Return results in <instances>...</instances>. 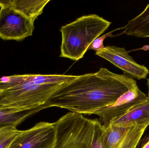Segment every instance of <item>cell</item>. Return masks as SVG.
Segmentation results:
<instances>
[{
	"label": "cell",
	"instance_id": "6da1fadb",
	"mask_svg": "<svg viewBox=\"0 0 149 148\" xmlns=\"http://www.w3.org/2000/svg\"><path fill=\"white\" fill-rule=\"evenodd\" d=\"M136 86V81L131 76L101 68L96 73L77 76L62 84L42 107L43 109L57 107L76 114H92L113 104Z\"/></svg>",
	"mask_w": 149,
	"mask_h": 148
},
{
	"label": "cell",
	"instance_id": "7a4b0ae2",
	"mask_svg": "<svg viewBox=\"0 0 149 148\" xmlns=\"http://www.w3.org/2000/svg\"><path fill=\"white\" fill-rule=\"evenodd\" d=\"M111 22L95 14L82 16L63 26L60 57L81 59L91 43L109 28Z\"/></svg>",
	"mask_w": 149,
	"mask_h": 148
},
{
	"label": "cell",
	"instance_id": "3957f363",
	"mask_svg": "<svg viewBox=\"0 0 149 148\" xmlns=\"http://www.w3.org/2000/svg\"><path fill=\"white\" fill-rule=\"evenodd\" d=\"M63 84H37L27 74L25 82L0 93V109L20 112L42 107Z\"/></svg>",
	"mask_w": 149,
	"mask_h": 148
},
{
	"label": "cell",
	"instance_id": "277c9868",
	"mask_svg": "<svg viewBox=\"0 0 149 148\" xmlns=\"http://www.w3.org/2000/svg\"><path fill=\"white\" fill-rule=\"evenodd\" d=\"M96 120L70 112L54 123L56 140L53 148H91Z\"/></svg>",
	"mask_w": 149,
	"mask_h": 148
},
{
	"label": "cell",
	"instance_id": "5b68a950",
	"mask_svg": "<svg viewBox=\"0 0 149 148\" xmlns=\"http://www.w3.org/2000/svg\"><path fill=\"white\" fill-rule=\"evenodd\" d=\"M0 7L1 39L22 41L32 35L35 29L34 22L10 6Z\"/></svg>",
	"mask_w": 149,
	"mask_h": 148
},
{
	"label": "cell",
	"instance_id": "8992f818",
	"mask_svg": "<svg viewBox=\"0 0 149 148\" xmlns=\"http://www.w3.org/2000/svg\"><path fill=\"white\" fill-rule=\"evenodd\" d=\"M56 140L54 123L41 122L29 129L20 130L8 148H53Z\"/></svg>",
	"mask_w": 149,
	"mask_h": 148
},
{
	"label": "cell",
	"instance_id": "52a82bcc",
	"mask_svg": "<svg viewBox=\"0 0 149 148\" xmlns=\"http://www.w3.org/2000/svg\"><path fill=\"white\" fill-rule=\"evenodd\" d=\"M95 54L137 80L145 79L149 74L148 68L137 63L124 48L106 46L102 50L96 52Z\"/></svg>",
	"mask_w": 149,
	"mask_h": 148
},
{
	"label": "cell",
	"instance_id": "ba28073f",
	"mask_svg": "<svg viewBox=\"0 0 149 148\" xmlns=\"http://www.w3.org/2000/svg\"><path fill=\"white\" fill-rule=\"evenodd\" d=\"M148 98L136 86L123 94L113 104L97 110L94 114L100 116L102 124L108 126L112 120L126 114Z\"/></svg>",
	"mask_w": 149,
	"mask_h": 148
},
{
	"label": "cell",
	"instance_id": "9c48e42d",
	"mask_svg": "<svg viewBox=\"0 0 149 148\" xmlns=\"http://www.w3.org/2000/svg\"><path fill=\"white\" fill-rule=\"evenodd\" d=\"M130 128L149 126V97L127 113L112 120L108 126Z\"/></svg>",
	"mask_w": 149,
	"mask_h": 148
},
{
	"label": "cell",
	"instance_id": "30bf717a",
	"mask_svg": "<svg viewBox=\"0 0 149 148\" xmlns=\"http://www.w3.org/2000/svg\"><path fill=\"white\" fill-rule=\"evenodd\" d=\"M50 0H8L0 1V6L5 5L12 7L29 18L32 21L42 14L43 9Z\"/></svg>",
	"mask_w": 149,
	"mask_h": 148
},
{
	"label": "cell",
	"instance_id": "8fae6325",
	"mask_svg": "<svg viewBox=\"0 0 149 148\" xmlns=\"http://www.w3.org/2000/svg\"><path fill=\"white\" fill-rule=\"evenodd\" d=\"M123 34L136 37H149V3L138 16L130 21L125 27Z\"/></svg>",
	"mask_w": 149,
	"mask_h": 148
},
{
	"label": "cell",
	"instance_id": "7c38bea8",
	"mask_svg": "<svg viewBox=\"0 0 149 148\" xmlns=\"http://www.w3.org/2000/svg\"><path fill=\"white\" fill-rule=\"evenodd\" d=\"M43 109L42 107H40L31 110L15 112L0 109V127H16L26 119Z\"/></svg>",
	"mask_w": 149,
	"mask_h": 148
},
{
	"label": "cell",
	"instance_id": "4fadbf2b",
	"mask_svg": "<svg viewBox=\"0 0 149 148\" xmlns=\"http://www.w3.org/2000/svg\"><path fill=\"white\" fill-rule=\"evenodd\" d=\"M105 148H118L127 136L130 128L106 126Z\"/></svg>",
	"mask_w": 149,
	"mask_h": 148
},
{
	"label": "cell",
	"instance_id": "5bb4252c",
	"mask_svg": "<svg viewBox=\"0 0 149 148\" xmlns=\"http://www.w3.org/2000/svg\"><path fill=\"white\" fill-rule=\"evenodd\" d=\"M27 74L3 76L0 78V93L8 90L22 83L27 79Z\"/></svg>",
	"mask_w": 149,
	"mask_h": 148
},
{
	"label": "cell",
	"instance_id": "9a60e30c",
	"mask_svg": "<svg viewBox=\"0 0 149 148\" xmlns=\"http://www.w3.org/2000/svg\"><path fill=\"white\" fill-rule=\"evenodd\" d=\"M19 131L15 127H0V148L8 147Z\"/></svg>",
	"mask_w": 149,
	"mask_h": 148
},
{
	"label": "cell",
	"instance_id": "2e32d148",
	"mask_svg": "<svg viewBox=\"0 0 149 148\" xmlns=\"http://www.w3.org/2000/svg\"><path fill=\"white\" fill-rule=\"evenodd\" d=\"M107 127L96 120L94 138L91 148H105Z\"/></svg>",
	"mask_w": 149,
	"mask_h": 148
},
{
	"label": "cell",
	"instance_id": "e0dca14e",
	"mask_svg": "<svg viewBox=\"0 0 149 148\" xmlns=\"http://www.w3.org/2000/svg\"><path fill=\"white\" fill-rule=\"evenodd\" d=\"M113 31L110 32V33H108L101 37H98L96 38V39L94 40L91 43L90 46H89L88 50H93L95 51H100V50H102L105 48L104 47V44H103V41L105 38L108 36H111L112 35V33Z\"/></svg>",
	"mask_w": 149,
	"mask_h": 148
},
{
	"label": "cell",
	"instance_id": "ac0fdd59",
	"mask_svg": "<svg viewBox=\"0 0 149 148\" xmlns=\"http://www.w3.org/2000/svg\"><path fill=\"white\" fill-rule=\"evenodd\" d=\"M142 148H149V138L148 141L143 145V147Z\"/></svg>",
	"mask_w": 149,
	"mask_h": 148
},
{
	"label": "cell",
	"instance_id": "d6986e66",
	"mask_svg": "<svg viewBox=\"0 0 149 148\" xmlns=\"http://www.w3.org/2000/svg\"><path fill=\"white\" fill-rule=\"evenodd\" d=\"M147 85L148 86V97H149V77L148 80V82H147Z\"/></svg>",
	"mask_w": 149,
	"mask_h": 148
}]
</instances>
